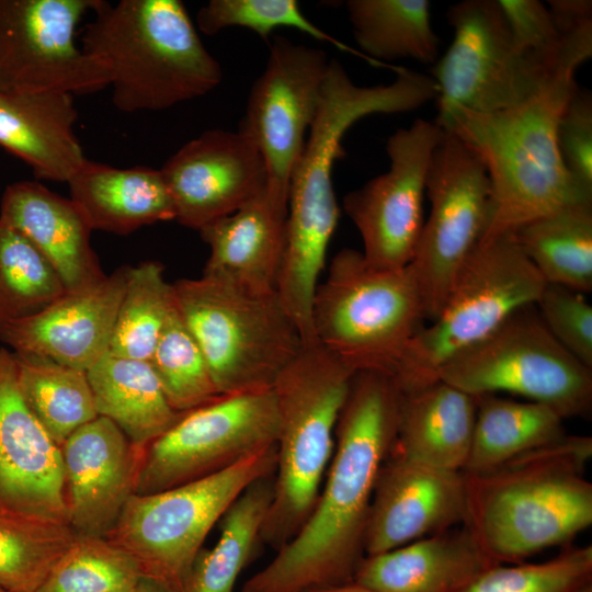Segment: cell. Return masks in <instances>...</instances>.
I'll return each mask as SVG.
<instances>
[{
	"label": "cell",
	"mask_w": 592,
	"mask_h": 592,
	"mask_svg": "<svg viewBox=\"0 0 592 592\" xmlns=\"http://www.w3.org/2000/svg\"><path fill=\"white\" fill-rule=\"evenodd\" d=\"M401 392L390 374L355 372L317 502L297 534L241 592H308L353 582L379 469L397 432Z\"/></svg>",
	"instance_id": "obj_1"
},
{
	"label": "cell",
	"mask_w": 592,
	"mask_h": 592,
	"mask_svg": "<svg viewBox=\"0 0 592 592\" xmlns=\"http://www.w3.org/2000/svg\"><path fill=\"white\" fill-rule=\"evenodd\" d=\"M592 439L565 435L492 470L466 474L464 526L494 565L517 563L568 546L592 524V483L584 470Z\"/></svg>",
	"instance_id": "obj_2"
},
{
	"label": "cell",
	"mask_w": 592,
	"mask_h": 592,
	"mask_svg": "<svg viewBox=\"0 0 592 592\" xmlns=\"http://www.w3.org/2000/svg\"><path fill=\"white\" fill-rule=\"evenodd\" d=\"M576 71L560 68L526 101L501 111H453L437 125L460 138L483 163L490 208L480 243L512 236L523 225L567 205L592 202L568 174L557 124L578 88Z\"/></svg>",
	"instance_id": "obj_3"
},
{
	"label": "cell",
	"mask_w": 592,
	"mask_h": 592,
	"mask_svg": "<svg viewBox=\"0 0 592 592\" xmlns=\"http://www.w3.org/2000/svg\"><path fill=\"white\" fill-rule=\"evenodd\" d=\"M403 106L398 83L357 86L338 60H329L319 110L291 177L285 250L276 285L304 343L316 341L311 303L340 217L332 170L344 155L342 139L363 117L400 113Z\"/></svg>",
	"instance_id": "obj_4"
},
{
	"label": "cell",
	"mask_w": 592,
	"mask_h": 592,
	"mask_svg": "<svg viewBox=\"0 0 592 592\" xmlns=\"http://www.w3.org/2000/svg\"><path fill=\"white\" fill-rule=\"evenodd\" d=\"M81 48L106 69L123 112L162 111L205 95L223 71L179 0H100Z\"/></svg>",
	"instance_id": "obj_5"
},
{
	"label": "cell",
	"mask_w": 592,
	"mask_h": 592,
	"mask_svg": "<svg viewBox=\"0 0 592 592\" xmlns=\"http://www.w3.org/2000/svg\"><path fill=\"white\" fill-rule=\"evenodd\" d=\"M353 374L315 341L303 344L273 384L277 464L261 542L276 551L297 534L317 502Z\"/></svg>",
	"instance_id": "obj_6"
},
{
	"label": "cell",
	"mask_w": 592,
	"mask_h": 592,
	"mask_svg": "<svg viewBox=\"0 0 592 592\" xmlns=\"http://www.w3.org/2000/svg\"><path fill=\"white\" fill-rule=\"evenodd\" d=\"M410 265L379 269L361 251L335 253L311 303L316 341L351 371L394 375L414 335L426 323Z\"/></svg>",
	"instance_id": "obj_7"
},
{
	"label": "cell",
	"mask_w": 592,
	"mask_h": 592,
	"mask_svg": "<svg viewBox=\"0 0 592 592\" xmlns=\"http://www.w3.org/2000/svg\"><path fill=\"white\" fill-rule=\"evenodd\" d=\"M174 305L219 395L272 389L304 342L276 292L203 274L172 284Z\"/></svg>",
	"instance_id": "obj_8"
},
{
	"label": "cell",
	"mask_w": 592,
	"mask_h": 592,
	"mask_svg": "<svg viewBox=\"0 0 592 592\" xmlns=\"http://www.w3.org/2000/svg\"><path fill=\"white\" fill-rule=\"evenodd\" d=\"M545 285L512 236L479 243L437 316L407 348L392 375L400 392L436 382L452 357L482 340L515 310L536 304Z\"/></svg>",
	"instance_id": "obj_9"
},
{
	"label": "cell",
	"mask_w": 592,
	"mask_h": 592,
	"mask_svg": "<svg viewBox=\"0 0 592 592\" xmlns=\"http://www.w3.org/2000/svg\"><path fill=\"white\" fill-rule=\"evenodd\" d=\"M276 445L214 475L148 494H133L107 539L130 554L143 577L182 592L203 543L253 481L275 474Z\"/></svg>",
	"instance_id": "obj_10"
},
{
	"label": "cell",
	"mask_w": 592,
	"mask_h": 592,
	"mask_svg": "<svg viewBox=\"0 0 592 592\" xmlns=\"http://www.w3.org/2000/svg\"><path fill=\"white\" fill-rule=\"evenodd\" d=\"M471 396L499 391L546 405L565 419L592 410V369L547 330L535 304L512 312L482 340L452 357L437 380Z\"/></svg>",
	"instance_id": "obj_11"
},
{
	"label": "cell",
	"mask_w": 592,
	"mask_h": 592,
	"mask_svg": "<svg viewBox=\"0 0 592 592\" xmlns=\"http://www.w3.org/2000/svg\"><path fill=\"white\" fill-rule=\"evenodd\" d=\"M278 432L273 389L221 395L185 412L144 448L135 494L159 492L227 469L276 445Z\"/></svg>",
	"instance_id": "obj_12"
},
{
	"label": "cell",
	"mask_w": 592,
	"mask_h": 592,
	"mask_svg": "<svg viewBox=\"0 0 592 592\" xmlns=\"http://www.w3.org/2000/svg\"><path fill=\"white\" fill-rule=\"evenodd\" d=\"M446 19L453 41L430 75L437 87L436 124L457 109L490 113L515 106L557 72H544L519 53L498 0L454 3Z\"/></svg>",
	"instance_id": "obj_13"
},
{
	"label": "cell",
	"mask_w": 592,
	"mask_h": 592,
	"mask_svg": "<svg viewBox=\"0 0 592 592\" xmlns=\"http://www.w3.org/2000/svg\"><path fill=\"white\" fill-rule=\"evenodd\" d=\"M430 215L409 264L424 303L426 321L441 310L460 269L480 243L490 208V183L479 157L444 130L425 181Z\"/></svg>",
	"instance_id": "obj_14"
},
{
	"label": "cell",
	"mask_w": 592,
	"mask_h": 592,
	"mask_svg": "<svg viewBox=\"0 0 592 592\" xmlns=\"http://www.w3.org/2000/svg\"><path fill=\"white\" fill-rule=\"evenodd\" d=\"M100 0H0V92L61 91L110 86L105 67L76 44L77 26Z\"/></svg>",
	"instance_id": "obj_15"
},
{
	"label": "cell",
	"mask_w": 592,
	"mask_h": 592,
	"mask_svg": "<svg viewBox=\"0 0 592 592\" xmlns=\"http://www.w3.org/2000/svg\"><path fill=\"white\" fill-rule=\"evenodd\" d=\"M329 60L323 50L276 36L253 82L239 132L257 147L266 187L288 202L294 168L319 110Z\"/></svg>",
	"instance_id": "obj_16"
},
{
	"label": "cell",
	"mask_w": 592,
	"mask_h": 592,
	"mask_svg": "<svg viewBox=\"0 0 592 592\" xmlns=\"http://www.w3.org/2000/svg\"><path fill=\"white\" fill-rule=\"evenodd\" d=\"M443 136L435 122L422 118L398 129L386 144L389 169L344 196L343 209L372 266L402 269L411 263L424 224L428 170Z\"/></svg>",
	"instance_id": "obj_17"
},
{
	"label": "cell",
	"mask_w": 592,
	"mask_h": 592,
	"mask_svg": "<svg viewBox=\"0 0 592 592\" xmlns=\"http://www.w3.org/2000/svg\"><path fill=\"white\" fill-rule=\"evenodd\" d=\"M160 172L174 219L196 230L240 208L267 182L264 160L250 139L220 128L184 144Z\"/></svg>",
	"instance_id": "obj_18"
},
{
	"label": "cell",
	"mask_w": 592,
	"mask_h": 592,
	"mask_svg": "<svg viewBox=\"0 0 592 592\" xmlns=\"http://www.w3.org/2000/svg\"><path fill=\"white\" fill-rule=\"evenodd\" d=\"M466 512L463 471L424 465L390 451L375 483L365 556L460 526Z\"/></svg>",
	"instance_id": "obj_19"
},
{
	"label": "cell",
	"mask_w": 592,
	"mask_h": 592,
	"mask_svg": "<svg viewBox=\"0 0 592 592\" xmlns=\"http://www.w3.org/2000/svg\"><path fill=\"white\" fill-rule=\"evenodd\" d=\"M0 508L67 523L61 449L24 402L12 353L0 350Z\"/></svg>",
	"instance_id": "obj_20"
},
{
	"label": "cell",
	"mask_w": 592,
	"mask_h": 592,
	"mask_svg": "<svg viewBox=\"0 0 592 592\" xmlns=\"http://www.w3.org/2000/svg\"><path fill=\"white\" fill-rule=\"evenodd\" d=\"M67 523L76 535L106 537L135 494L144 448L98 415L60 446Z\"/></svg>",
	"instance_id": "obj_21"
},
{
	"label": "cell",
	"mask_w": 592,
	"mask_h": 592,
	"mask_svg": "<svg viewBox=\"0 0 592 592\" xmlns=\"http://www.w3.org/2000/svg\"><path fill=\"white\" fill-rule=\"evenodd\" d=\"M129 269L121 266L90 287L66 292L34 316L0 323V339L14 352L87 372L109 351Z\"/></svg>",
	"instance_id": "obj_22"
},
{
	"label": "cell",
	"mask_w": 592,
	"mask_h": 592,
	"mask_svg": "<svg viewBox=\"0 0 592 592\" xmlns=\"http://www.w3.org/2000/svg\"><path fill=\"white\" fill-rule=\"evenodd\" d=\"M0 224L19 231L47 259L67 292L106 276L90 246L92 229L77 206L37 181H19L5 189Z\"/></svg>",
	"instance_id": "obj_23"
},
{
	"label": "cell",
	"mask_w": 592,
	"mask_h": 592,
	"mask_svg": "<svg viewBox=\"0 0 592 592\" xmlns=\"http://www.w3.org/2000/svg\"><path fill=\"white\" fill-rule=\"evenodd\" d=\"M287 204L265 186L230 215L198 230L210 250L203 274L258 293L276 292Z\"/></svg>",
	"instance_id": "obj_24"
},
{
	"label": "cell",
	"mask_w": 592,
	"mask_h": 592,
	"mask_svg": "<svg viewBox=\"0 0 592 592\" xmlns=\"http://www.w3.org/2000/svg\"><path fill=\"white\" fill-rule=\"evenodd\" d=\"M77 119L70 93H0V146L37 179L68 183L88 160L73 132Z\"/></svg>",
	"instance_id": "obj_25"
},
{
	"label": "cell",
	"mask_w": 592,
	"mask_h": 592,
	"mask_svg": "<svg viewBox=\"0 0 592 592\" xmlns=\"http://www.w3.org/2000/svg\"><path fill=\"white\" fill-rule=\"evenodd\" d=\"M493 565L460 525L365 556L353 582L374 592H458Z\"/></svg>",
	"instance_id": "obj_26"
},
{
	"label": "cell",
	"mask_w": 592,
	"mask_h": 592,
	"mask_svg": "<svg viewBox=\"0 0 592 592\" xmlns=\"http://www.w3.org/2000/svg\"><path fill=\"white\" fill-rule=\"evenodd\" d=\"M476 397L441 379L402 394L391 452L408 459L463 471L470 452Z\"/></svg>",
	"instance_id": "obj_27"
},
{
	"label": "cell",
	"mask_w": 592,
	"mask_h": 592,
	"mask_svg": "<svg viewBox=\"0 0 592 592\" xmlns=\"http://www.w3.org/2000/svg\"><path fill=\"white\" fill-rule=\"evenodd\" d=\"M68 184L70 200L92 230L127 235L175 216L160 170L87 160Z\"/></svg>",
	"instance_id": "obj_28"
},
{
	"label": "cell",
	"mask_w": 592,
	"mask_h": 592,
	"mask_svg": "<svg viewBox=\"0 0 592 592\" xmlns=\"http://www.w3.org/2000/svg\"><path fill=\"white\" fill-rule=\"evenodd\" d=\"M87 376L98 415L115 423L138 448L147 447L185 413L171 407L148 361L107 351Z\"/></svg>",
	"instance_id": "obj_29"
},
{
	"label": "cell",
	"mask_w": 592,
	"mask_h": 592,
	"mask_svg": "<svg viewBox=\"0 0 592 592\" xmlns=\"http://www.w3.org/2000/svg\"><path fill=\"white\" fill-rule=\"evenodd\" d=\"M475 397L473 441L463 473L492 470L567 435L565 418L546 405L493 394Z\"/></svg>",
	"instance_id": "obj_30"
},
{
	"label": "cell",
	"mask_w": 592,
	"mask_h": 592,
	"mask_svg": "<svg viewBox=\"0 0 592 592\" xmlns=\"http://www.w3.org/2000/svg\"><path fill=\"white\" fill-rule=\"evenodd\" d=\"M546 284L582 294L592 289V202L534 219L512 235Z\"/></svg>",
	"instance_id": "obj_31"
},
{
	"label": "cell",
	"mask_w": 592,
	"mask_h": 592,
	"mask_svg": "<svg viewBox=\"0 0 592 592\" xmlns=\"http://www.w3.org/2000/svg\"><path fill=\"white\" fill-rule=\"evenodd\" d=\"M274 475L249 485L221 517L220 535L202 548L182 592H234L243 569L253 560L273 499Z\"/></svg>",
	"instance_id": "obj_32"
},
{
	"label": "cell",
	"mask_w": 592,
	"mask_h": 592,
	"mask_svg": "<svg viewBox=\"0 0 592 592\" xmlns=\"http://www.w3.org/2000/svg\"><path fill=\"white\" fill-rule=\"evenodd\" d=\"M345 5L355 42L374 65L437 60L440 39L428 0H349Z\"/></svg>",
	"instance_id": "obj_33"
},
{
	"label": "cell",
	"mask_w": 592,
	"mask_h": 592,
	"mask_svg": "<svg viewBox=\"0 0 592 592\" xmlns=\"http://www.w3.org/2000/svg\"><path fill=\"white\" fill-rule=\"evenodd\" d=\"M12 355L24 402L59 447L98 417L87 372L41 355Z\"/></svg>",
	"instance_id": "obj_34"
},
{
	"label": "cell",
	"mask_w": 592,
	"mask_h": 592,
	"mask_svg": "<svg viewBox=\"0 0 592 592\" xmlns=\"http://www.w3.org/2000/svg\"><path fill=\"white\" fill-rule=\"evenodd\" d=\"M76 536L68 524L0 508V589L35 592Z\"/></svg>",
	"instance_id": "obj_35"
},
{
	"label": "cell",
	"mask_w": 592,
	"mask_h": 592,
	"mask_svg": "<svg viewBox=\"0 0 592 592\" xmlns=\"http://www.w3.org/2000/svg\"><path fill=\"white\" fill-rule=\"evenodd\" d=\"M174 308L173 286L166 281L161 263L145 261L130 266L109 351L149 361Z\"/></svg>",
	"instance_id": "obj_36"
},
{
	"label": "cell",
	"mask_w": 592,
	"mask_h": 592,
	"mask_svg": "<svg viewBox=\"0 0 592 592\" xmlns=\"http://www.w3.org/2000/svg\"><path fill=\"white\" fill-rule=\"evenodd\" d=\"M66 292L47 259L19 231L0 224V323L34 316Z\"/></svg>",
	"instance_id": "obj_37"
},
{
	"label": "cell",
	"mask_w": 592,
	"mask_h": 592,
	"mask_svg": "<svg viewBox=\"0 0 592 592\" xmlns=\"http://www.w3.org/2000/svg\"><path fill=\"white\" fill-rule=\"evenodd\" d=\"M135 558L106 537L77 535L35 592H133Z\"/></svg>",
	"instance_id": "obj_38"
},
{
	"label": "cell",
	"mask_w": 592,
	"mask_h": 592,
	"mask_svg": "<svg viewBox=\"0 0 592 592\" xmlns=\"http://www.w3.org/2000/svg\"><path fill=\"white\" fill-rule=\"evenodd\" d=\"M148 362L169 403L178 412L191 411L221 396L177 308L169 316Z\"/></svg>",
	"instance_id": "obj_39"
},
{
	"label": "cell",
	"mask_w": 592,
	"mask_h": 592,
	"mask_svg": "<svg viewBox=\"0 0 592 592\" xmlns=\"http://www.w3.org/2000/svg\"><path fill=\"white\" fill-rule=\"evenodd\" d=\"M592 582V546H566L543 562L493 565L458 592H576Z\"/></svg>",
	"instance_id": "obj_40"
},
{
	"label": "cell",
	"mask_w": 592,
	"mask_h": 592,
	"mask_svg": "<svg viewBox=\"0 0 592 592\" xmlns=\"http://www.w3.org/2000/svg\"><path fill=\"white\" fill-rule=\"evenodd\" d=\"M196 23L206 35L239 26L254 32L263 41H269L277 29L292 27L338 49L365 57L311 22L296 0H210L198 10Z\"/></svg>",
	"instance_id": "obj_41"
},
{
	"label": "cell",
	"mask_w": 592,
	"mask_h": 592,
	"mask_svg": "<svg viewBox=\"0 0 592 592\" xmlns=\"http://www.w3.org/2000/svg\"><path fill=\"white\" fill-rule=\"evenodd\" d=\"M521 55L548 75L560 68L577 71L563 57L562 36L547 4L538 0H498Z\"/></svg>",
	"instance_id": "obj_42"
},
{
	"label": "cell",
	"mask_w": 592,
	"mask_h": 592,
	"mask_svg": "<svg viewBox=\"0 0 592 592\" xmlns=\"http://www.w3.org/2000/svg\"><path fill=\"white\" fill-rule=\"evenodd\" d=\"M535 306L550 334L592 369V307L584 294L546 284Z\"/></svg>",
	"instance_id": "obj_43"
},
{
	"label": "cell",
	"mask_w": 592,
	"mask_h": 592,
	"mask_svg": "<svg viewBox=\"0 0 592 592\" xmlns=\"http://www.w3.org/2000/svg\"><path fill=\"white\" fill-rule=\"evenodd\" d=\"M562 163L576 186L592 196V96L574 90L557 124Z\"/></svg>",
	"instance_id": "obj_44"
},
{
	"label": "cell",
	"mask_w": 592,
	"mask_h": 592,
	"mask_svg": "<svg viewBox=\"0 0 592 592\" xmlns=\"http://www.w3.org/2000/svg\"><path fill=\"white\" fill-rule=\"evenodd\" d=\"M133 592H174V591L155 580L143 577Z\"/></svg>",
	"instance_id": "obj_45"
},
{
	"label": "cell",
	"mask_w": 592,
	"mask_h": 592,
	"mask_svg": "<svg viewBox=\"0 0 592 592\" xmlns=\"http://www.w3.org/2000/svg\"><path fill=\"white\" fill-rule=\"evenodd\" d=\"M308 592H374V591L365 589L354 582H350V583L335 585V587L316 589Z\"/></svg>",
	"instance_id": "obj_46"
},
{
	"label": "cell",
	"mask_w": 592,
	"mask_h": 592,
	"mask_svg": "<svg viewBox=\"0 0 592 592\" xmlns=\"http://www.w3.org/2000/svg\"><path fill=\"white\" fill-rule=\"evenodd\" d=\"M576 592H592V582L583 585L582 588H580L578 591Z\"/></svg>",
	"instance_id": "obj_47"
},
{
	"label": "cell",
	"mask_w": 592,
	"mask_h": 592,
	"mask_svg": "<svg viewBox=\"0 0 592 592\" xmlns=\"http://www.w3.org/2000/svg\"><path fill=\"white\" fill-rule=\"evenodd\" d=\"M0 592H7V591H3V590L0 589Z\"/></svg>",
	"instance_id": "obj_48"
},
{
	"label": "cell",
	"mask_w": 592,
	"mask_h": 592,
	"mask_svg": "<svg viewBox=\"0 0 592 592\" xmlns=\"http://www.w3.org/2000/svg\"><path fill=\"white\" fill-rule=\"evenodd\" d=\"M1 93V92H0Z\"/></svg>",
	"instance_id": "obj_49"
}]
</instances>
